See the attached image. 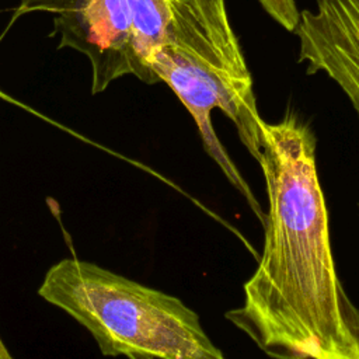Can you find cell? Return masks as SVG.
Wrapping results in <instances>:
<instances>
[{"mask_svg":"<svg viewBox=\"0 0 359 359\" xmlns=\"http://www.w3.org/2000/svg\"><path fill=\"white\" fill-rule=\"evenodd\" d=\"M261 137L264 250L226 317L273 359H359V311L337 276L316 137L293 114L264 121Z\"/></svg>","mask_w":359,"mask_h":359,"instance_id":"cell-1","label":"cell"},{"mask_svg":"<svg viewBox=\"0 0 359 359\" xmlns=\"http://www.w3.org/2000/svg\"><path fill=\"white\" fill-rule=\"evenodd\" d=\"M149 70L156 83H165L188 109L206 153L264 224L265 212L212 126V112L222 111L248 153L259 160L264 119L226 0H168L164 38L149 60Z\"/></svg>","mask_w":359,"mask_h":359,"instance_id":"cell-2","label":"cell"},{"mask_svg":"<svg viewBox=\"0 0 359 359\" xmlns=\"http://www.w3.org/2000/svg\"><path fill=\"white\" fill-rule=\"evenodd\" d=\"M38 294L81 324L104 356L227 359L178 297L94 262L60 259Z\"/></svg>","mask_w":359,"mask_h":359,"instance_id":"cell-3","label":"cell"},{"mask_svg":"<svg viewBox=\"0 0 359 359\" xmlns=\"http://www.w3.org/2000/svg\"><path fill=\"white\" fill-rule=\"evenodd\" d=\"M34 11L55 14L59 48H73L88 57L93 94L133 73L132 0H21L13 20Z\"/></svg>","mask_w":359,"mask_h":359,"instance_id":"cell-4","label":"cell"},{"mask_svg":"<svg viewBox=\"0 0 359 359\" xmlns=\"http://www.w3.org/2000/svg\"><path fill=\"white\" fill-rule=\"evenodd\" d=\"M293 32L307 73L331 79L359 116V0H316L300 11Z\"/></svg>","mask_w":359,"mask_h":359,"instance_id":"cell-5","label":"cell"},{"mask_svg":"<svg viewBox=\"0 0 359 359\" xmlns=\"http://www.w3.org/2000/svg\"><path fill=\"white\" fill-rule=\"evenodd\" d=\"M167 21L168 0H132V74L149 84L156 83L149 60L163 42Z\"/></svg>","mask_w":359,"mask_h":359,"instance_id":"cell-6","label":"cell"},{"mask_svg":"<svg viewBox=\"0 0 359 359\" xmlns=\"http://www.w3.org/2000/svg\"><path fill=\"white\" fill-rule=\"evenodd\" d=\"M0 359H13V356L8 352V349L4 346L1 338H0Z\"/></svg>","mask_w":359,"mask_h":359,"instance_id":"cell-7","label":"cell"},{"mask_svg":"<svg viewBox=\"0 0 359 359\" xmlns=\"http://www.w3.org/2000/svg\"><path fill=\"white\" fill-rule=\"evenodd\" d=\"M0 97H1V98H4V100H7V101H13V100H11L7 94H4L1 90H0Z\"/></svg>","mask_w":359,"mask_h":359,"instance_id":"cell-8","label":"cell"}]
</instances>
